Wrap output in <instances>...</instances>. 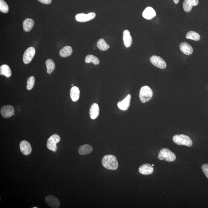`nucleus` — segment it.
Returning a JSON list of instances; mask_svg holds the SVG:
<instances>
[{"mask_svg": "<svg viewBox=\"0 0 208 208\" xmlns=\"http://www.w3.org/2000/svg\"><path fill=\"white\" fill-rule=\"evenodd\" d=\"M14 109L11 105H5L2 106L1 110V115L6 119H8L14 115Z\"/></svg>", "mask_w": 208, "mask_h": 208, "instance_id": "nucleus-10", "label": "nucleus"}, {"mask_svg": "<svg viewBox=\"0 0 208 208\" xmlns=\"http://www.w3.org/2000/svg\"><path fill=\"white\" fill-rule=\"evenodd\" d=\"M153 168L149 164H145L141 165L139 168V172L141 174L148 175L152 174L153 172Z\"/></svg>", "mask_w": 208, "mask_h": 208, "instance_id": "nucleus-14", "label": "nucleus"}, {"mask_svg": "<svg viewBox=\"0 0 208 208\" xmlns=\"http://www.w3.org/2000/svg\"><path fill=\"white\" fill-rule=\"evenodd\" d=\"M103 166L108 170H116L119 167V163L116 157L113 155H106L102 160Z\"/></svg>", "mask_w": 208, "mask_h": 208, "instance_id": "nucleus-1", "label": "nucleus"}, {"mask_svg": "<svg viewBox=\"0 0 208 208\" xmlns=\"http://www.w3.org/2000/svg\"><path fill=\"white\" fill-rule=\"evenodd\" d=\"M36 53L35 49L33 47H30L26 50L23 56V60L25 64L30 63Z\"/></svg>", "mask_w": 208, "mask_h": 208, "instance_id": "nucleus-6", "label": "nucleus"}, {"mask_svg": "<svg viewBox=\"0 0 208 208\" xmlns=\"http://www.w3.org/2000/svg\"><path fill=\"white\" fill-rule=\"evenodd\" d=\"M173 1H174V3L176 4H178V2H179L180 1V0H173Z\"/></svg>", "mask_w": 208, "mask_h": 208, "instance_id": "nucleus-32", "label": "nucleus"}, {"mask_svg": "<svg viewBox=\"0 0 208 208\" xmlns=\"http://www.w3.org/2000/svg\"><path fill=\"white\" fill-rule=\"evenodd\" d=\"M46 64L47 67V73L50 74L55 69V63L53 60L49 59L46 61Z\"/></svg>", "mask_w": 208, "mask_h": 208, "instance_id": "nucleus-27", "label": "nucleus"}, {"mask_svg": "<svg viewBox=\"0 0 208 208\" xmlns=\"http://www.w3.org/2000/svg\"><path fill=\"white\" fill-rule=\"evenodd\" d=\"M202 169L205 175H206V177L208 179V164H205L203 165L202 167Z\"/></svg>", "mask_w": 208, "mask_h": 208, "instance_id": "nucleus-30", "label": "nucleus"}, {"mask_svg": "<svg viewBox=\"0 0 208 208\" xmlns=\"http://www.w3.org/2000/svg\"><path fill=\"white\" fill-rule=\"evenodd\" d=\"M150 61L152 64L157 68L160 69H165L166 68V62L159 56H153L151 57Z\"/></svg>", "mask_w": 208, "mask_h": 208, "instance_id": "nucleus-7", "label": "nucleus"}, {"mask_svg": "<svg viewBox=\"0 0 208 208\" xmlns=\"http://www.w3.org/2000/svg\"><path fill=\"white\" fill-rule=\"evenodd\" d=\"M0 75L7 78H9L12 75V72L9 65H2L0 67Z\"/></svg>", "mask_w": 208, "mask_h": 208, "instance_id": "nucleus-21", "label": "nucleus"}, {"mask_svg": "<svg viewBox=\"0 0 208 208\" xmlns=\"http://www.w3.org/2000/svg\"><path fill=\"white\" fill-rule=\"evenodd\" d=\"M173 142L177 145H184L191 147L193 144L192 141L190 138L184 135H176L173 138Z\"/></svg>", "mask_w": 208, "mask_h": 208, "instance_id": "nucleus-3", "label": "nucleus"}, {"mask_svg": "<svg viewBox=\"0 0 208 208\" xmlns=\"http://www.w3.org/2000/svg\"><path fill=\"white\" fill-rule=\"evenodd\" d=\"M34 21L32 19H26L23 22V28L24 31L26 32L30 31L34 26Z\"/></svg>", "mask_w": 208, "mask_h": 208, "instance_id": "nucleus-20", "label": "nucleus"}, {"mask_svg": "<svg viewBox=\"0 0 208 208\" xmlns=\"http://www.w3.org/2000/svg\"><path fill=\"white\" fill-rule=\"evenodd\" d=\"M46 202L49 207L52 208H58L60 207V203L59 199L56 196H48L45 198Z\"/></svg>", "mask_w": 208, "mask_h": 208, "instance_id": "nucleus-9", "label": "nucleus"}, {"mask_svg": "<svg viewBox=\"0 0 208 208\" xmlns=\"http://www.w3.org/2000/svg\"><path fill=\"white\" fill-rule=\"evenodd\" d=\"M156 15L155 10L151 7H148L145 9L142 13V16L144 18L147 20H151Z\"/></svg>", "mask_w": 208, "mask_h": 208, "instance_id": "nucleus-15", "label": "nucleus"}, {"mask_svg": "<svg viewBox=\"0 0 208 208\" xmlns=\"http://www.w3.org/2000/svg\"><path fill=\"white\" fill-rule=\"evenodd\" d=\"M73 53V50L70 46H65L60 51V55L63 58L70 56Z\"/></svg>", "mask_w": 208, "mask_h": 208, "instance_id": "nucleus-23", "label": "nucleus"}, {"mask_svg": "<svg viewBox=\"0 0 208 208\" xmlns=\"http://www.w3.org/2000/svg\"><path fill=\"white\" fill-rule=\"evenodd\" d=\"M199 3V0H185L183 4V9L186 12H190L193 7L197 6Z\"/></svg>", "mask_w": 208, "mask_h": 208, "instance_id": "nucleus-13", "label": "nucleus"}, {"mask_svg": "<svg viewBox=\"0 0 208 208\" xmlns=\"http://www.w3.org/2000/svg\"><path fill=\"white\" fill-rule=\"evenodd\" d=\"M186 39H191L195 41H198L201 39V36L198 33L194 31H190L186 35Z\"/></svg>", "mask_w": 208, "mask_h": 208, "instance_id": "nucleus-26", "label": "nucleus"}, {"mask_svg": "<svg viewBox=\"0 0 208 208\" xmlns=\"http://www.w3.org/2000/svg\"><path fill=\"white\" fill-rule=\"evenodd\" d=\"M158 158L161 160H165L168 162L174 161L176 159V154L168 148H164L160 150Z\"/></svg>", "mask_w": 208, "mask_h": 208, "instance_id": "nucleus-2", "label": "nucleus"}, {"mask_svg": "<svg viewBox=\"0 0 208 208\" xmlns=\"http://www.w3.org/2000/svg\"><path fill=\"white\" fill-rule=\"evenodd\" d=\"M96 17V14L94 12H90L88 14L83 13L76 15L75 19L78 22H83L91 20Z\"/></svg>", "mask_w": 208, "mask_h": 208, "instance_id": "nucleus-8", "label": "nucleus"}, {"mask_svg": "<svg viewBox=\"0 0 208 208\" xmlns=\"http://www.w3.org/2000/svg\"><path fill=\"white\" fill-rule=\"evenodd\" d=\"M123 37L125 46L127 47H130L132 44V38L129 31L125 30L124 31Z\"/></svg>", "mask_w": 208, "mask_h": 208, "instance_id": "nucleus-18", "label": "nucleus"}, {"mask_svg": "<svg viewBox=\"0 0 208 208\" xmlns=\"http://www.w3.org/2000/svg\"><path fill=\"white\" fill-rule=\"evenodd\" d=\"M35 80L34 76H31L28 79L27 83V89L28 90H31L35 84Z\"/></svg>", "mask_w": 208, "mask_h": 208, "instance_id": "nucleus-29", "label": "nucleus"}, {"mask_svg": "<svg viewBox=\"0 0 208 208\" xmlns=\"http://www.w3.org/2000/svg\"><path fill=\"white\" fill-rule=\"evenodd\" d=\"M60 138L56 134L52 135L48 139L47 142V147L49 150L55 152L57 150L56 144L60 142Z\"/></svg>", "mask_w": 208, "mask_h": 208, "instance_id": "nucleus-5", "label": "nucleus"}, {"mask_svg": "<svg viewBox=\"0 0 208 208\" xmlns=\"http://www.w3.org/2000/svg\"><path fill=\"white\" fill-rule=\"evenodd\" d=\"M99 113V106L97 104H93L91 106L89 115L91 119H95L98 117Z\"/></svg>", "mask_w": 208, "mask_h": 208, "instance_id": "nucleus-17", "label": "nucleus"}, {"mask_svg": "<svg viewBox=\"0 0 208 208\" xmlns=\"http://www.w3.org/2000/svg\"><path fill=\"white\" fill-rule=\"evenodd\" d=\"M40 2L45 4H49L52 2V0H38Z\"/></svg>", "mask_w": 208, "mask_h": 208, "instance_id": "nucleus-31", "label": "nucleus"}, {"mask_svg": "<svg viewBox=\"0 0 208 208\" xmlns=\"http://www.w3.org/2000/svg\"><path fill=\"white\" fill-rule=\"evenodd\" d=\"M153 95V91L149 87L145 86L141 88L139 96L140 100L142 103L148 102L151 99Z\"/></svg>", "mask_w": 208, "mask_h": 208, "instance_id": "nucleus-4", "label": "nucleus"}, {"mask_svg": "<svg viewBox=\"0 0 208 208\" xmlns=\"http://www.w3.org/2000/svg\"><path fill=\"white\" fill-rule=\"evenodd\" d=\"M33 208H38V207H33Z\"/></svg>", "mask_w": 208, "mask_h": 208, "instance_id": "nucleus-34", "label": "nucleus"}, {"mask_svg": "<svg viewBox=\"0 0 208 208\" xmlns=\"http://www.w3.org/2000/svg\"><path fill=\"white\" fill-rule=\"evenodd\" d=\"M180 50L183 53L186 55H190L192 54L193 52V49L191 46L189 44L186 42H183L180 44Z\"/></svg>", "mask_w": 208, "mask_h": 208, "instance_id": "nucleus-16", "label": "nucleus"}, {"mask_svg": "<svg viewBox=\"0 0 208 208\" xmlns=\"http://www.w3.org/2000/svg\"><path fill=\"white\" fill-rule=\"evenodd\" d=\"M97 46L99 50L102 51H106L109 48V46L106 43L104 39H101L98 41Z\"/></svg>", "mask_w": 208, "mask_h": 208, "instance_id": "nucleus-25", "label": "nucleus"}, {"mask_svg": "<svg viewBox=\"0 0 208 208\" xmlns=\"http://www.w3.org/2000/svg\"><path fill=\"white\" fill-rule=\"evenodd\" d=\"M154 166V164L152 165V166Z\"/></svg>", "mask_w": 208, "mask_h": 208, "instance_id": "nucleus-33", "label": "nucleus"}, {"mask_svg": "<svg viewBox=\"0 0 208 208\" xmlns=\"http://www.w3.org/2000/svg\"><path fill=\"white\" fill-rule=\"evenodd\" d=\"M70 97L73 102H76L79 99L80 90L78 87L74 86L70 90Z\"/></svg>", "mask_w": 208, "mask_h": 208, "instance_id": "nucleus-19", "label": "nucleus"}, {"mask_svg": "<svg viewBox=\"0 0 208 208\" xmlns=\"http://www.w3.org/2000/svg\"><path fill=\"white\" fill-rule=\"evenodd\" d=\"M131 98V95L128 94L124 99L118 103V108L122 110H127L130 106Z\"/></svg>", "mask_w": 208, "mask_h": 208, "instance_id": "nucleus-11", "label": "nucleus"}, {"mask_svg": "<svg viewBox=\"0 0 208 208\" xmlns=\"http://www.w3.org/2000/svg\"><path fill=\"white\" fill-rule=\"evenodd\" d=\"M20 148L23 154L28 155L32 152V147L30 144L26 140L22 141L20 144Z\"/></svg>", "mask_w": 208, "mask_h": 208, "instance_id": "nucleus-12", "label": "nucleus"}, {"mask_svg": "<svg viewBox=\"0 0 208 208\" xmlns=\"http://www.w3.org/2000/svg\"><path fill=\"white\" fill-rule=\"evenodd\" d=\"M93 147L91 145L86 144L80 147L78 152L80 155H85L90 153L93 151Z\"/></svg>", "mask_w": 208, "mask_h": 208, "instance_id": "nucleus-22", "label": "nucleus"}, {"mask_svg": "<svg viewBox=\"0 0 208 208\" xmlns=\"http://www.w3.org/2000/svg\"><path fill=\"white\" fill-rule=\"evenodd\" d=\"M71 85H72V86H73V84H72Z\"/></svg>", "mask_w": 208, "mask_h": 208, "instance_id": "nucleus-35", "label": "nucleus"}, {"mask_svg": "<svg viewBox=\"0 0 208 208\" xmlns=\"http://www.w3.org/2000/svg\"><path fill=\"white\" fill-rule=\"evenodd\" d=\"M85 61L87 63H91L94 65H99L100 62L97 57L91 55L87 56L85 59Z\"/></svg>", "mask_w": 208, "mask_h": 208, "instance_id": "nucleus-24", "label": "nucleus"}, {"mask_svg": "<svg viewBox=\"0 0 208 208\" xmlns=\"http://www.w3.org/2000/svg\"><path fill=\"white\" fill-rule=\"evenodd\" d=\"M9 6L7 3L4 0H0V11L6 14L9 12Z\"/></svg>", "mask_w": 208, "mask_h": 208, "instance_id": "nucleus-28", "label": "nucleus"}]
</instances>
